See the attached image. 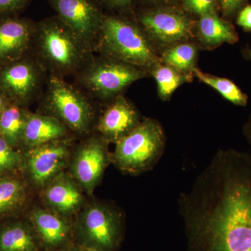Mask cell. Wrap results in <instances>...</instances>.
Wrapping results in <instances>:
<instances>
[{
  "label": "cell",
  "instance_id": "cb8c5ba5",
  "mask_svg": "<svg viewBox=\"0 0 251 251\" xmlns=\"http://www.w3.org/2000/svg\"><path fill=\"white\" fill-rule=\"evenodd\" d=\"M153 76L161 98L168 99L181 84L185 76L182 73L168 65L156 64L153 69Z\"/></svg>",
  "mask_w": 251,
  "mask_h": 251
},
{
  "label": "cell",
  "instance_id": "2e32d148",
  "mask_svg": "<svg viewBox=\"0 0 251 251\" xmlns=\"http://www.w3.org/2000/svg\"><path fill=\"white\" fill-rule=\"evenodd\" d=\"M69 131L67 127L55 117L46 113L28 112L21 143L28 149L36 148L64 139Z\"/></svg>",
  "mask_w": 251,
  "mask_h": 251
},
{
  "label": "cell",
  "instance_id": "ac0fdd59",
  "mask_svg": "<svg viewBox=\"0 0 251 251\" xmlns=\"http://www.w3.org/2000/svg\"><path fill=\"white\" fill-rule=\"evenodd\" d=\"M198 33L202 42L211 46L226 43L232 44L239 39L233 27L220 18L215 12L201 16L198 22Z\"/></svg>",
  "mask_w": 251,
  "mask_h": 251
},
{
  "label": "cell",
  "instance_id": "4316f807",
  "mask_svg": "<svg viewBox=\"0 0 251 251\" xmlns=\"http://www.w3.org/2000/svg\"><path fill=\"white\" fill-rule=\"evenodd\" d=\"M31 0H0V18L8 17L21 11Z\"/></svg>",
  "mask_w": 251,
  "mask_h": 251
},
{
  "label": "cell",
  "instance_id": "484cf974",
  "mask_svg": "<svg viewBox=\"0 0 251 251\" xmlns=\"http://www.w3.org/2000/svg\"><path fill=\"white\" fill-rule=\"evenodd\" d=\"M184 6L195 14L203 16L214 12L216 0H183Z\"/></svg>",
  "mask_w": 251,
  "mask_h": 251
},
{
  "label": "cell",
  "instance_id": "d6986e66",
  "mask_svg": "<svg viewBox=\"0 0 251 251\" xmlns=\"http://www.w3.org/2000/svg\"><path fill=\"white\" fill-rule=\"evenodd\" d=\"M39 243L35 231L23 223L0 228V251H38Z\"/></svg>",
  "mask_w": 251,
  "mask_h": 251
},
{
  "label": "cell",
  "instance_id": "ba28073f",
  "mask_svg": "<svg viewBox=\"0 0 251 251\" xmlns=\"http://www.w3.org/2000/svg\"><path fill=\"white\" fill-rule=\"evenodd\" d=\"M0 68V92L11 103L24 106L42 94L47 72L34 54Z\"/></svg>",
  "mask_w": 251,
  "mask_h": 251
},
{
  "label": "cell",
  "instance_id": "44dd1931",
  "mask_svg": "<svg viewBox=\"0 0 251 251\" xmlns=\"http://www.w3.org/2000/svg\"><path fill=\"white\" fill-rule=\"evenodd\" d=\"M25 198V188L22 181L9 176L0 177V216L21 207Z\"/></svg>",
  "mask_w": 251,
  "mask_h": 251
},
{
  "label": "cell",
  "instance_id": "ffe728a7",
  "mask_svg": "<svg viewBox=\"0 0 251 251\" xmlns=\"http://www.w3.org/2000/svg\"><path fill=\"white\" fill-rule=\"evenodd\" d=\"M28 111L10 102L0 117V135L16 148L22 142Z\"/></svg>",
  "mask_w": 251,
  "mask_h": 251
},
{
  "label": "cell",
  "instance_id": "d6a6232c",
  "mask_svg": "<svg viewBox=\"0 0 251 251\" xmlns=\"http://www.w3.org/2000/svg\"><path fill=\"white\" fill-rule=\"evenodd\" d=\"M10 103L9 99L6 98V97L0 92V117L1 114L4 112L5 108L7 107V105Z\"/></svg>",
  "mask_w": 251,
  "mask_h": 251
},
{
  "label": "cell",
  "instance_id": "9c48e42d",
  "mask_svg": "<svg viewBox=\"0 0 251 251\" xmlns=\"http://www.w3.org/2000/svg\"><path fill=\"white\" fill-rule=\"evenodd\" d=\"M56 16L94 48L104 14L95 0H48Z\"/></svg>",
  "mask_w": 251,
  "mask_h": 251
},
{
  "label": "cell",
  "instance_id": "4dcf8cb0",
  "mask_svg": "<svg viewBox=\"0 0 251 251\" xmlns=\"http://www.w3.org/2000/svg\"><path fill=\"white\" fill-rule=\"evenodd\" d=\"M244 133L247 138V141L251 147V115L249 117V120L244 127Z\"/></svg>",
  "mask_w": 251,
  "mask_h": 251
},
{
  "label": "cell",
  "instance_id": "f1b7e54d",
  "mask_svg": "<svg viewBox=\"0 0 251 251\" xmlns=\"http://www.w3.org/2000/svg\"><path fill=\"white\" fill-rule=\"evenodd\" d=\"M225 14L231 16L240 9L245 0H219Z\"/></svg>",
  "mask_w": 251,
  "mask_h": 251
},
{
  "label": "cell",
  "instance_id": "d4e9b609",
  "mask_svg": "<svg viewBox=\"0 0 251 251\" xmlns=\"http://www.w3.org/2000/svg\"><path fill=\"white\" fill-rule=\"evenodd\" d=\"M23 161L20 153L0 135V175L16 171Z\"/></svg>",
  "mask_w": 251,
  "mask_h": 251
},
{
  "label": "cell",
  "instance_id": "7a4b0ae2",
  "mask_svg": "<svg viewBox=\"0 0 251 251\" xmlns=\"http://www.w3.org/2000/svg\"><path fill=\"white\" fill-rule=\"evenodd\" d=\"M31 49L49 75H74L94 58V48L57 16L36 23Z\"/></svg>",
  "mask_w": 251,
  "mask_h": 251
},
{
  "label": "cell",
  "instance_id": "83f0119b",
  "mask_svg": "<svg viewBox=\"0 0 251 251\" xmlns=\"http://www.w3.org/2000/svg\"><path fill=\"white\" fill-rule=\"evenodd\" d=\"M237 23L246 31H251V5H247L239 11Z\"/></svg>",
  "mask_w": 251,
  "mask_h": 251
},
{
  "label": "cell",
  "instance_id": "8fae6325",
  "mask_svg": "<svg viewBox=\"0 0 251 251\" xmlns=\"http://www.w3.org/2000/svg\"><path fill=\"white\" fill-rule=\"evenodd\" d=\"M69 143L59 140L29 149L26 167L31 181L39 187L46 186L62 171L69 153Z\"/></svg>",
  "mask_w": 251,
  "mask_h": 251
},
{
  "label": "cell",
  "instance_id": "836d02e7",
  "mask_svg": "<svg viewBox=\"0 0 251 251\" xmlns=\"http://www.w3.org/2000/svg\"><path fill=\"white\" fill-rule=\"evenodd\" d=\"M244 55H245V57H247V59L251 60V49L247 50L245 52H244Z\"/></svg>",
  "mask_w": 251,
  "mask_h": 251
},
{
  "label": "cell",
  "instance_id": "277c9868",
  "mask_svg": "<svg viewBox=\"0 0 251 251\" xmlns=\"http://www.w3.org/2000/svg\"><path fill=\"white\" fill-rule=\"evenodd\" d=\"M112 161L124 173L135 175L150 171L161 159L166 137L156 120L147 118L115 143Z\"/></svg>",
  "mask_w": 251,
  "mask_h": 251
},
{
  "label": "cell",
  "instance_id": "7c38bea8",
  "mask_svg": "<svg viewBox=\"0 0 251 251\" xmlns=\"http://www.w3.org/2000/svg\"><path fill=\"white\" fill-rule=\"evenodd\" d=\"M139 20L144 30L163 44L180 42L192 33L191 20L178 10H151L140 15Z\"/></svg>",
  "mask_w": 251,
  "mask_h": 251
},
{
  "label": "cell",
  "instance_id": "30bf717a",
  "mask_svg": "<svg viewBox=\"0 0 251 251\" xmlns=\"http://www.w3.org/2000/svg\"><path fill=\"white\" fill-rule=\"evenodd\" d=\"M108 143L101 136L92 137L84 142L75 153L73 161V175L87 193L92 192L99 184L112 161Z\"/></svg>",
  "mask_w": 251,
  "mask_h": 251
},
{
  "label": "cell",
  "instance_id": "f546056e",
  "mask_svg": "<svg viewBox=\"0 0 251 251\" xmlns=\"http://www.w3.org/2000/svg\"><path fill=\"white\" fill-rule=\"evenodd\" d=\"M104 3L117 9H126L133 4V0H102Z\"/></svg>",
  "mask_w": 251,
  "mask_h": 251
},
{
  "label": "cell",
  "instance_id": "e0dca14e",
  "mask_svg": "<svg viewBox=\"0 0 251 251\" xmlns=\"http://www.w3.org/2000/svg\"><path fill=\"white\" fill-rule=\"evenodd\" d=\"M46 202L62 216L72 214L82 203V193L70 178L59 174L46 186Z\"/></svg>",
  "mask_w": 251,
  "mask_h": 251
},
{
  "label": "cell",
  "instance_id": "603a6c76",
  "mask_svg": "<svg viewBox=\"0 0 251 251\" xmlns=\"http://www.w3.org/2000/svg\"><path fill=\"white\" fill-rule=\"evenodd\" d=\"M197 49L191 44H181L173 46L163 53V60L166 65L181 73L194 69Z\"/></svg>",
  "mask_w": 251,
  "mask_h": 251
},
{
  "label": "cell",
  "instance_id": "8992f818",
  "mask_svg": "<svg viewBox=\"0 0 251 251\" xmlns=\"http://www.w3.org/2000/svg\"><path fill=\"white\" fill-rule=\"evenodd\" d=\"M144 76L140 68L100 55L90 61L75 75L77 86L93 98L113 99Z\"/></svg>",
  "mask_w": 251,
  "mask_h": 251
},
{
  "label": "cell",
  "instance_id": "6da1fadb",
  "mask_svg": "<svg viewBox=\"0 0 251 251\" xmlns=\"http://www.w3.org/2000/svg\"><path fill=\"white\" fill-rule=\"evenodd\" d=\"M178 204L186 251H251V154L220 150Z\"/></svg>",
  "mask_w": 251,
  "mask_h": 251
},
{
  "label": "cell",
  "instance_id": "1f68e13d",
  "mask_svg": "<svg viewBox=\"0 0 251 251\" xmlns=\"http://www.w3.org/2000/svg\"><path fill=\"white\" fill-rule=\"evenodd\" d=\"M64 251H103L99 250V249H93V248L85 247V246L78 245L69 248L67 250Z\"/></svg>",
  "mask_w": 251,
  "mask_h": 251
},
{
  "label": "cell",
  "instance_id": "5b68a950",
  "mask_svg": "<svg viewBox=\"0 0 251 251\" xmlns=\"http://www.w3.org/2000/svg\"><path fill=\"white\" fill-rule=\"evenodd\" d=\"M42 103L46 114L77 134L88 133L93 125L96 112L89 96L63 77L48 75Z\"/></svg>",
  "mask_w": 251,
  "mask_h": 251
},
{
  "label": "cell",
  "instance_id": "5bb4252c",
  "mask_svg": "<svg viewBox=\"0 0 251 251\" xmlns=\"http://www.w3.org/2000/svg\"><path fill=\"white\" fill-rule=\"evenodd\" d=\"M135 107L122 95L117 96L99 117L97 129L108 143H116L140 123Z\"/></svg>",
  "mask_w": 251,
  "mask_h": 251
},
{
  "label": "cell",
  "instance_id": "52a82bcc",
  "mask_svg": "<svg viewBox=\"0 0 251 251\" xmlns=\"http://www.w3.org/2000/svg\"><path fill=\"white\" fill-rule=\"evenodd\" d=\"M75 232L80 245L116 251L123 236L122 214L112 206L93 204L81 214Z\"/></svg>",
  "mask_w": 251,
  "mask_h": 251
},
{
  "label": "cell",
  "instance_id": "3957f363",
  "mask_svg": "<svg viewBox=\"0 0 251 251\" xmlns=\"http://www.w3.org/2000/svg\"><path fill=\"white\" fill-rule=\"evenodd\" d=\"M95 51L140 69L158 64L145 32L137 25L118 16L104 15Z\"/></svg>",
  "mask_w": 251,
  "mask_h": 251
},
{
  "label": "cell",
  "instance_id": "4fadbf2b",
  "mask_svg": "<svg viewBox=\"0 0 251 251\" xmlns=\"http://www.w3.org/2000/svg\"><path fill=\"white\" fill-rule=\"evenodd\" d=\"M36 23L27 18L0 19V66L22 58L31 49Z\"/></svg>",
  "mask_w": 251,
  "mask_h": 251
},
{
  "label": "cell",
  "instance_id": "9a60e30c",
  "mask_svg": "<svg viewBox=\"0 0 251 251\" xmlns=\"http://www.w3.org/2000/svg\"><path fill=\"white\" fill-rule=\"evenodd\" d=\"M31 221L39 242L49 251L67 250L70 240V225L60 214L44 209L31 213Z\"/></svg>",
  "mask_w": 251,
  "mask_h": 251
},
{
  "label": "cell",
  "instance_id": "7402d4cb",
  "mask_svg": "<svg viewBox=\"0 0 251 251\" xmlns=\"http://www.w3.org/2000/svg\"><path fill=\"white\" fill-rule=\"evenodd\" d=\"M193 72L196 76L206 85L210 86L226 100L239 106H246L248 103V97L232 81L225 77L204 74L198 69H193Z\"/></svg>",
  "mask_w": 251,
  "mask_h": 251
},
{
  "label": "cell",
  "instance_id": "e575fe53",
  "mask_svg": "<svg viewBox=\"0 0 251 251\" xmlns=\"http://www.w3.org/2000/svg\"><path fill=\"white\" fill-rule=\"evenodd\" d=\"M149 1H155L156 2V1H167V0H149Z\"/></svg>",
  "mask_w": 251,
  "mask_h": 251
}]
</instances>
